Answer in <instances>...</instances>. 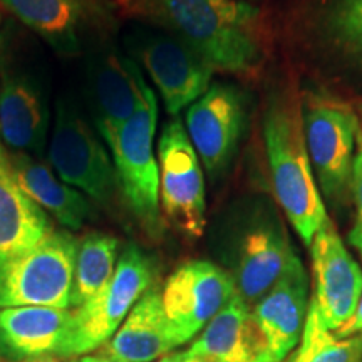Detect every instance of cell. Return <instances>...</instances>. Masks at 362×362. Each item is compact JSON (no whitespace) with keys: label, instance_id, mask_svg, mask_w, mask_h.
Masks as SVG:
<instances>
[{"label":"cell","instance_id":"obj_1","mask_svg":"<svg viewBox=\"0 0 362 362\" xmlns=\"http://www.w3.org/2000/svg\"><path fill=\"white\" fill-rule=\"evenodd\" d=\"M124 7L180 37L214 71L247 76L264 64L260 12L245 0H124Z\"/></svg>","mask_w":362,"mask_h":362},{"label":"cell","instance_id":"obj_2","mask_svg":"<svg viewBox=\"0 0 362 362\" xmlns=\"http://www.w3.org/2000/svg\"><path fill=\"white\" fill-rule=\"evenodd\" d=\"M262 133L275 200L310 247L329 215L307 151L302 111L292 103H274L265 111Z\"/></svg>","mask_w":362,"mask_h":362},{"label":"cell","instance_id":"obj_3","mask_svg":"<svg viewBox=\"0 0 362 362\" xmlns=\"http://www.w3.org/2000/svg\"><path fill=\"white\" fill-rule=\"evenodd\" d=\"M51 124L45 76L11 29L0 34V136L13 151L42 155Z\"/></svg>","mask_w":362,"mask_h":362},{"label":"cell","instance_id":"obj_4","mask_svg":"<svg viewBox=\"0 0 362 362\" xmlns=\"http://www.w3.org/2000/svg\"><path fill=\"white\" fill-rule=\"evenodd\" d=\"M78 245L71 233L51 230L30 250L0 259V309H71Z\"/></svg>","mask_w":362,"mask_h":362},{"label":"cell","instance_id":"obj_5","mask_svg":"<svg viewBox=\"0 0 362 362\" xmlns=\"http://www.w3.org/2000/svg\"><path fill=\"white\" fill-rule=\"evenodd\" d=\"M155 270L134 243L126 247L110 282L84 305L72 309V322L57 357H76L110 342L136 302L151 287Z\"/></svg>","mask_w":362,"mask_h":362},{"label":"cell","instance_id":"obj_6","mask_svg":"<svg viewBox=\"0 0 362 362\" xmlns=\"http://www.w3.org/2000/svg\"><path fill=\"white\" fill-rule=\"evenodd\" d=\"M156 123L158 99L155 90L146 86L138 111L121 128L110 148L117 187L126 205L151 233L161 230L160 165L153 149Z\"/></svg>","mask_w":362,"mask_h":362},{"label":"cell","instance_id":"obj_7","mask_svg":"<svg viewBox=\"0 0 362 362\" xmlns=\"http://www.w3.org/2000/svg\"><path fill=\"white\" fill-rule=\"evenodd\" d=\"M124 45L155 83L170 116H178L211 86L214 67L168 30L138 24L124 35Z\"/></svg>","mask_w":362,"mask_h":362},{"label":"cell","instance_id":"obj_8","mask_svg":"<svg viewBox=\"0 0 362 362\" xmlns=\"http://www.w3.org/2000/svg\"><path fill=\"white\" fill-rule=\"evenodd\" d=\"M49 161L69 187L103 205L111 202L117 187L112 158L101 136L66 99L56 104Z\"/></svg>","mask_w":362,"mask_h":362},{"label":"cell","instance_id":"obj_9","mask_svg":"<svg viewBox=\"0 0 362 362\" xmlns=\"http://www.w3.org/2000/svg\"><path fill=\"white\" fill-rule=\"evenodd\" d=\"M305 144L319 189L329 202H344L351 193L359 121L342 103L309 98L302 107Z\"/></svg>","mask_w":362,"mask_h":362},{"label":"cell","instance_id":"obj_10","mask_svg":"<svg viewBox=\"0 0 362 362\" xmlns=\"http://www.w3.org/2000/svg\"><path fill=\"white\" fill-rule=\"evenodd\" d=\"M158 158L163 214L185 237L200 238L206 225L205 178L200 158L178 116L163 126Z\"/></svg>","mask_w":362,"mask_h":362},{"label":"cell","instance_id":"obj_11","mask_svg":"<svg viewBox=\"0 0 362 362\" xmlns=\"http://www.w3.org/2000/svg\"><path fill=\"white\" fill-rule=\"evenodd\" d=\"M237 293L235 279L214 262L181 264L161 291L163 309L180 346L200 334Z\"/></svg>","mask_w":362,"mask_h":362},{"label":"cell","instance_id":"obj_12","mask_svg":"<svg viewBox=\"0 0 362 362\" xmlns=\"http://www.w3.org/2000/svg\"><path fill=\"white\" fill-rule=\"evenodd\" d=\"M312 297L309 309L330 332L354 314L362 296V270L339 237L332 220L320 226L310 243Z\"/></svg>","mask_w":362,"mask_h":362},{"label":"cell","instance_id":"obj_13","mask_svg":"<svg viewBox=\"0 0 362 362\" xmlns=\"http://www.w3.org/2000/svg\"><path fill=\"white\" fill-rule=\"evenodd\" d=\"M86 81L98 134L111 148L117 133L143 101L148 84L141 67L128 54L106 42L89 51Z\"/></svg>","mask_w":362,"mask_h":362},{"label":"cell","instance_id":"obj_14","mask_svg":"<svg viewBox=\"0 0 362 362\" xmlns=\"http://www.w3.org/2000/svg\"><path fill=\"white\" fill-rule=\"evenodd\" d=\"M245 101L232 84L215 83L188 106L187 133L211 180L220 178L235 158L245 126Z\"/></svg>","mask_w":362,"mask_h":362},{"label":"cell","instance_id":"obj_15","mask_svg":"<svg viewBox=\"0 0 362 362\" xmlns=\"http://www.w3.org/2000/svg\"><path fill=\"white\" fill-rule=\"evenodd\" d=\"M0 4L61 56H78L93 34L110 21L103 0H0Z\"/></svg>","mask_w":362,"mask_h":362},{"label":"cell","instance_id":"obj_16","mask_svg":"<svg viewBox=\"0 0 362 362\" xmlns=\"http://www.w3.org/2000/svg\"><path fill=\"white\" fill-rule=\"evenodd\" d=\"M309 279L296 255L280 280L252 305L265 342V362H282L300 342L309 310Z\"/></svg>","mask_w":362,"mask_h":362},{"label":"cell","instance_id":"obj_17","mask_svg":"<svg viewBox=\"0 0 362 362\" xmlns=\"http://www.w3.org/2000/svg\"><path fill=\"white\" fill-rule=\"evenodd\" d=\"M72 322V309L11 307L0 309V352L12 361L57 356Z\"/></svg>","mask_w":362,"mask_h":362},{"label":"cell","instance_id":"obj_18","mask_svg":"<svg viewBox=\"0 0 362 362\" xmlns=\"http://www.w3.org/2000/svg\"><path fill=\"white\" fill-rule=\"evenodd\" d=\"M296 253L279 221L265 220L253 225L243 237L238 253V296L248 305H255L279 282Z\"/></svg>","mask_w":362,"mask_h":362},{"label":"cell","instance_id":"obj_19","mask_svg":"<svg viewBox=\"0 0 362 362\" xmlns=\"http://www.w3.org/2000/svg\"><path fill=\"white\" fill-rule=\"evenodd\" d=\"M187 356L203 362H265V342L250 305L237 293L202 330Z\"/></svg>","mask_w":362,"mask_h":362},{"label":"cell","instance_id":"obj_20","mask_svg":"<svg viewBox=\"0 0 362 362\" xmlns=\"http://www.w3.org/2000/svg\"><path fill=\"white\" fill-rule=\"evenodd\" d=\"M180 347L163 309L161 292L149 287L124 322L106 344L104 352L124 362H155Z\"/></svg>","mask_w":362,"mask_h":362},{"label":"cell","instance_id":"obj_21","mask_svg":"<svg viewBox=\"0 0 362 362\" xmlns=\"http://www.w3.org/2000/svg\"><path fill=\"white\" fill-rule=\"evenodd\" d=\"M51 230L45 211L21 188L0 136V259L30 250Z\"/></svg>","mask_w":362,"mask_h":362},{"label":"cell","instance_id":"obj_22","mask_svg":"<svg viewBox=\"0 0 362 362\" xmlns=\"http://www.w3.org/2000/svg\"><path fill=\"white\" fill-rule=\"evenodd\" d=\"M8 155L21 188L54 220L67 230H79L93 218V205L88 197L64 183L44 161L25 151Z\"/></svg>","mask_w":362,"mask_h":362},{"label":"cell","instance_id":"obj_23","mask_svg":"<svg viewBox=\"0 0 362 362\" xmlns=\"http://www.w3.org/2000/svg\"><path fill=\"white\" fill-rule=\"evenodd\" d=\"M117 248V238L107 233L93 232L81 240L71 292L72 309L84 305L110 282L116 270Z\"/></svg>","mask_w":362,"mask_h":362},{"label":"cell","instance_id":"obj_24","mask_svg":"<svg viewBox=\"0 0 362 362\" xmlns=\"http://www.w3.org/2000/svg\"><path fill=\"white\" fill-rule=\"evenodd\" d=\"M292 362H362V334L337 337L325 329L315 312L309 309L300 344Z\"/></svg>","mask_w":362,"mask_h":362},{"label":"cell","instance_id":"obj_25","mask_svg":"<svg viewBox=\"0 0 362 362\" xmlns=\"http://www.w3.org/2000/svg\"><path fill=\"white\" fill-rule=\"evenodd\" d=\"M327 27L344 51L362 64V0H332Z\"/></svg>","mask_w":362,"mask_h":362},{"label":"cell","instance_id":"obj_26","mask_svg":"<svg viewBox=\"0 0 362 362\" xmlns=\"http://www.w3.org/2000/svg\"><path fill=\"white\" fill-rule=\"evenodd\" d=\"M351 193L356 205V218L349 233V243L359 252L362 259V131L359 133V139H357L354 166H352Z\"/></svg>","mask_w":362,"mask_h":362},{"label":"cell","instance_id":"obj_27","mask_svg":"<svg viewBox=\"0 0 362 362\" xmlns=\"http://www.w3.org/2000/svg\"><path fill=\"white\" fill-rule=\"evenodd\" d=\"M336 334L337 337H351V336H357V334H362V296L359 298V304H357L354 314H352V317L349 320H347L346 324L342 325L341 329L337 330Z\"/></svg>","mask_w":362,"mask_h":362},{"label":"cell","instance_id":"obj_28","mask_svg":"<svg viewBox=\"0 0 362 362\" xmlns=\"http://www.w3.org/2000/svg\"><path fill=\"white\" fill-rule=\"evenodd\" d=\"M79 362H124L107 354V352H98V354H84Z\"/></svg>","mask_w":362,"mask_h":362},{"label":"cell","instance_id":"obj_29","mask_svg":"<svg viewBox=\"0 0 362 362\" xmlns=\"http://www.w3.org/2000/svg\"><path fill=\"white\" fill-rule=\"evenodd\" d=\"M187 359V351H181V352H170V354L163 356L161 359H158L155 362H185Z\"/></svg>","mask_w":362,"mask_h":362},{"label":"cell","instance_id":"obj_30","mask_svg":"<svg viewBox=\"0 0 362 362\" xmlns=\"http://www.w3.org/2000/svg\"><path fill=\"white\" fill-rule=\"evenodd\" d=\"M25 362H62V361L59 359L57 356H45V357H39V359L25 361Z\"/></svg>","mask_w":362,"mask_h":362},{"label":"cell","instance_id":"obj_31","mask_svg":"<svg viewBox=\"0 0 362 362\" xmlns=\"http://www.w3.org/2000/svg\"><path fill=\"white\" fill-rule=\"evenodd\" d=\"M185 362H203V361H200V359H193V357H188V356H187V359H185Z\"/></svg>","mask_w":362,"mask_h":362}]
</instances>
